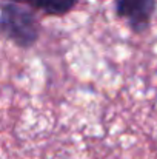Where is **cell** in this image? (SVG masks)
I'll use <instances>...</instances> for the list:
<instances>
[{
    "instance_id": "cell-1",
    "label": "cell",
    "mask_w": 157,
    "mask_h": 159,
    "mask_svg": "<svg viewBox=\"0 0 157 159\" xmlns=\"http://www.w3.org/2000/svg\"><path fill=\"white\" fill-rule=\"evenodd\" d=\"M2 34L20 48H31L40 36V22L36 14L15 2L2 5Z\"/></svg>"
},
{
    "instance_id": "cell-2",
    "label": "cell",
    "mask_w": 157,
    "mask_h": 159,
    "mask_svg": "<svg viewBox=\"0 0 157 159\" xmlns=\"http://www.w3.org/2000/svg\"><path fill=\"white\" fill-rule=\"evenodd\" d=\"M116 14L123 19L134 33L148 30L156 11V0H114Z\"/></svg>"
},
{
    "instance_id": "cell-3",
    "label": "cell",
    "mask_w": 157,
    "mask_h": 159,
    "mask_svg": "<svg viewBox=\"0 0 157 159\" xmlns=\"http://www.w3.org/2000/svg\"><path fill=\"white\" fill-rule=\"evenodd\" d=\"M77 3H79V0H40V3L37 5L36 9L42 11L46 16L60 17V16L71 12Z\"/></svg>"
},
{
    "instance_id": "cell-4",
    "label": "cell",
    "mask_w": 157,
    "mask_h": 159,
    "mask_svg": "<svg viewBox=\"0 0 157 159\" xmlns=\"http://www.w3.org/2000/svg\"><path fill=\"white\" fill-rule=\"evenodd\" d=\"M9 2H15V3H28L33 8H37V5L40 3V0H9Z\"/></svg>"
}]
</instances>
